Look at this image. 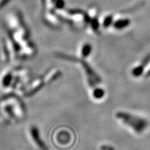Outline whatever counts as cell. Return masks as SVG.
Listing matches in <instances>:
<instances>
[{"mask_svg":"<svg viewBox=\"0 0 150 150\" xmlns=\"http://www.w3.org/2000/svg\"><path fill=\"white\" fill-rule=\"evenodd\" d=\"M1 112L8 120H22L25 112L21 101L14 97H7L1 102Z\"/></svg>","mask_w":150,"mask_h":150,"instance_id":"1","label":"cell"},{"mask_svg":"<svg viewBox=\"0 0 150 150\" xmlns=\"http://www.w3.org/2000/svg\"><path fill=\"white\" fill-rule=\"evenodd\" d=\"M116 118L120 120L137 134H141L148 126V122L145 119L132 115L129 112L120 111L116 113Z\"/></svg>","mask_w":150,"mask_h":150,"instance_id":"2","label":"cell"},{"mask_svg":"<svg viewBox=\"0 0 150 150\" xmlns=\"http://www.w3.org/2000/svg\"><path fill=\"white\" fill-rule=\"evenodd\" d=\"M29 136L31 138V140H32L33 144L40 148L41 150H47L45 144L42 140V138H40V132H39L38 129L35 126H31L29 129Z\"/></svg>","mask_w":150,"mask_h":150,"instance_id":"3","label":"cell"},{"mask_svg":"<svg viewBox=\"0 0 150 150\" xmlns=\"http://www.w3.org/2000/svg\"><path fill=\"white\" fill-rule=\"evenodd\" d=\"M145 65L142 63L138 66H136L131 70V74L134 76V77H138L140 76L142 74L145 73Z\"/></svg>","mask_w":150,"mask_h":150,"instance_id":"4","label":"cell"},{"mask_svg":"<svg viewBox=\"0 0 150 150\" xmlns=\"http://www.w3.org/2000/svg\"><path fill=\"white\" fill-rule=\"evenodd\" d=\"M92 50H93V48H92V46L91 44L89 43H86L84 44L81 47V54L82 58L83 59H86L88 56H90L91 54L92 53Z\"/></svg>","mask_w":150,"mask_h":150,"instance_id":"5","label":"cell"},{"mask_svg":"<svg viewBox=\"0 0 150 150\" xmlns=\"http://www.w3.org/2000/svg\"><path fill=\"white\" fill-rule=\"evenodd\" d=\"M105 91L102 88L95 87L93 90V96L95 99H101L104 97Z\"/></svg>","mask_w":150,"mask_h":150,"instance_id":"6","label":"cell"},{"mask_svg":"<svg viewBox=\"0 0 150 150\" xmlns=\"http://www.w3.org/2000/svg\"><path fill=\"white\" fill-rule=\"evenodd\" d=\"M147 66H148V67L147 69V71H146L145 72V76H147V77H148V76H150V61L149 63H147Z\"/></svg>","mask_w":150,"mask_h":150,"instance_id":"7","label":"cell"},{"mask_svg":"<svg viewBox=\"0 0 150 150\" xmlns=\"http://www.w3.org/2000/svg\"><path fill=\"white\" fill-rule=\"evenodd\" d=\"M102 149L103 150H113L112 147H107V146H104V147H102Z\"/></svg>","mask_w":150,"mask_h":150,"instance_id":"8","label":"cell"}]
</instances>
